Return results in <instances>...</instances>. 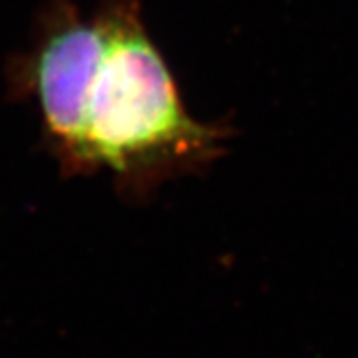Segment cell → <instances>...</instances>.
<instances>
[{
	"instance_id": "obj_1",
	"label": "cell",
	"mask_w": 358,
	"mask_h": 358,
	"mask_svg": "<svg viewBox=\"0 0 358 358\" xmlns=\"http://www.w3.org/2000/svg\"><path fill=\"white\" fill-rule=\"evenodd\" d=\"M102 54L82 106L68 176L110 173L126 199L221 152L223 129L187 114L178 84L141 20L140 0H103Z\"/></svg>"
},
{
	"instance_id": "obj_2",
	"label": "cell",
	"mask_w": 358,
	"mask_h": 358,
	"mask_svg": "<svg viewBox=\"0 0 358 358\" xmlns=\"http://www.w3.org/2000/svg\"><path fill=\"white\" fill-rule=\"evenodd\" d=\"M102 20L84 16L70 0H50L38 14L32 40L6 70L8 88L32 102L46 148L68 176L76 154L80 106L102 54Z\"/></svg>"
}]
</instances>
